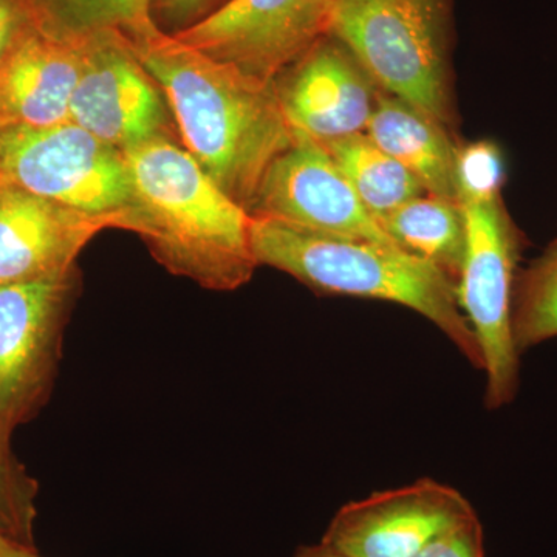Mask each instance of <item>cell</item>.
<instances>
[{
	"mask_svg": "<svg viewBox=\"0 0 557 557\" xmlns=\"http://www.w3.org/2000/svg\"><path fill=\"white\" fill-rule=\"evenodd\" d=\"M131 44L170 102L186 150L251 212L271 164L295 143L276 83L215 60L160 28Z\"/></svg>",
	"mask_w": 557,
	"mask_h": 557,
	"instance_id": "cell-1",
	"label": "cell"
},
{
	"mask_svg": "<svg viewBox=\"0 0 557 557\" xmlns=\"http://www.w3.org/2000/svg\"><path fill=\"white\" fill-rule=\"evenodd\" d=\"M123 152L137 199L134 233L157 262L214 292L248 284L259 267L251 212L170 137L150 138Z\"/></svg>",
	"mask_w": 557,
	"mask_h": 557,
	"instance_id": "cell-2",
	"label": "cell"
},
{
	"mask_svg": "<svg viewBox=\"0 0 557 557\" xmlns=\"http://www.w3.org/2000/svg\"><path fill=\"white\" fill-rule=\"evenodd\" d=\"M251 244L259 265L284 271L314 292L386 300L417 311L482 370L456 282L426 260L395 245L313 233L262 215H252Z\"/></svg>",
	"mask_w": 557,
	"mask_h": 557,
	"instance_id": "cell-3",
	"label": "cell"
},
{
	"mask_svg": "<svg viewBox=\"0 0 557 557\" xmlns=\"http://www.w3.org/2000/svg\"><path fill=\"white\" fill-rule=\"evenodd\" d=\"M327 35L381 90L457 137L453 0H327Z\"/></svg>",
	"mask_w": 557,
	"mask_h": 557,
	"instance_id": "cell-4",
	"label": "cell"
},
{
	"mask_svg": "<svg viewBox=\"0 0 557 557\" xmlns=\"http://www.w3.org/2000/svg\"><path fill=\"white\" fill-rule=\"evenodd\" d=\"M467 249L458 274V306L478 339L486 376V409L504 408L519 391L520 354L512 336V300L523 234L500 194L460 196Z\"/></svg>",
	"mask_w": 557,
	"mask_h": 557,
	"instance_id": "cell-5",
	"label": "cell"
},
{
	"mask_svg": "<svg viewBox=\"0 0 557 557\" xmlns=\"http://www.w3.org/2000/svg\"><path fill=\"white\" fill-rule=\"evenodd\" d=\"M0 183L135 231L137 199L123 150L72 121L47 127H0Z\"/></svg>",
	"mask_w": 557,
	"mask_h": 557,
	"instance_id": "cell-6",
	"label": "cell"
},
{
	"mask_svg": "<svg viewBox=\"0 0 557 557\" xmlns=\"http://www.w3.org/2000/svg\"><path fill=\"white\" fill-rule=\"evenodd\" d=\"M76 267L0 287V443L38 417L57 383Z\"/></svg>",
	"mask_w": 557,
	"mask_h": 557,
	"instance_id": "cell-7",
	"label": "cell"
},
{
	"mask_svg": "<svg viewBox=\"0 0 557 557\" xmlns=\"http://www.w3.org/2000/svg\"><path fill=\"white\" fill-rule=\"evenodd\" d=\"M327 35V0H226L175 38L265 81Z\"/></svg>",
	"mask_w": 557,
	"mask_h": 557,
	"instance_id": "cell-8",
	"label": "cell"
},
{
	"mask_svg": "<svg viewBox=\"0 0 557 557\" xmlns=\"http://www.w3.org/2000/svg\"><path fill=\"white\" fill-rule=\"evenodd\" d=\"M475 515L456 487L421 479L344 505L321 542L346 557H416Z\"/></svg>",
	"mask_w": 557,
	"mask_h": 557,
	"instance_id": "cell-9",
	"label": "cell"
},
{
	"mask_svg": "<svg viewBox=\"0 0 557 557\" xmlns=\"http://www.w3.org/2000/svg\"><path fill=\"white\" fill-rule=\"evenodd\" d=\"M157 86L126 36L89 33L70 121L121 150L168 137L163 91Z\"/></svg>",
	"mask_w": 557,
	"mask_h": 557,
	"instance_id": "cell-10",
	"label": "cell"
},
{
	"mask_svg": "<svg viewBox=\"0 0 557 557\" xmlns=\"http://www.w3.org/2000/svg\"><path fill=\"white\" fill-rule=\"evenodd\" d=\"M251 214L329 236L395 245L329 150L304 135H295L292 148L271 164Z\"/></svg>",
	"mask_w": 557,
	"mask_h": 557,
	"instance_id": "cell-11",
	"label": "cell"
},
{
	"mask_svg": "<svg viewBox=\"0 0 557 557\" xmlns=\"http://www.w3.org/2000/svg\"><path fill=\"white\" fill-rule=\"evenodd\" d=\"M289 67L274 83L293 134L319 143L364 134L383 90L343 42L322 36Z\"/></svg>",
	"mask_w": 557,
	"mask_h": 557,
	"instance_id": "cell-12",
	"label": "cell"
},
{
	"mask_svg": "<svg viewBox=\"0 0 557 557\" xmlns=\"http://www.w3.org/2000/svg\"><path fill=\"white\" fill-rule=\"evenodd\" d=\"M89 33L65 30L40 14L0 62V127L70 121Z\"/></svg>",
	"mask_w": 557,
	"mask_h": 557,
	"instance_id": "cell-13",
	"label": "cell"
},
{
	"mask_svg": "<svg viewBox=\"0 0 557 557\" xmlns=\"http://www.w3.org/2000/svg\"><path fill=\"white\" fill-rule=\"evenodd\" d=\"M123 222L0 183V287L75 269L90 240Z\"/></svg>",
	"mask_w": 557,
	"mask_h": 557,
	"instance_id": "cell-14",
	"label": "cell"
},
{
	"mask_svg": "<svg viewBox=\"0 0 557 557\" xmlns=\"http://www.w3.org/2000/svg\"><path fill=\"white\" fill-rule=\"evenodd\" d=\"M366 135L398 161L429 196L458 200V138L408 102L381 91Z\"/></svg>",
	"mask_w": 557,
	"mask_h": 557,
	"instance_id": "cell-15",
	"label": "cell"
},
{
	"mask_svg": "<svg viewBox=\"0 0 557 557\" xmlns=\"http://www.w3.org/2000/svg\"><path fill=\"white\" fill-rule=\"evenodd\" d=\"M379 225L398 248L437 267L457 284L467 249L460 201L423 194L381 219Z\"/></svg>",
	"mask_w": 557,
	"mask_h": 557,
	"instance_id": "cell-16",
	"label": "cell"
},
{
	"mask_svg": "<svg viewBox=\"0 0 557 557\" xmlns=\"http://www.w3.org/2000/svg\"><path fill=\"white\" fill-rule=\"evenodd\" d=\"M376 222L423 196L420 183L366 134L321 143Z\"/></svg>",
	"mask_w": 557,
	"mask_h": 557,
	"instance_id": "cell-17",
	"label": "cell"
},
{
	"mask_svg": "<svg viewBox=\"0 0 557 557\" xmlns=\"http://www.w3.org/2000/svg\"><path fill=\"white\" fill-rule=\"evenodd\" d=\"M512 336L520 355L557 338V239L519 271L512 300Z\"/></svg>",
	"mask_w": 557,
	"mask_h": 557,
	"instance_id": "cell-18",
	"label": "cell"
},
{
	"mask_svg": "<svg viewBox=\"0 0 557 557\" xmlns=\"http://www.w3.org/2000/svg\"><path fill=\"white\" fill-rule=\"evenodd\" d=\"M51 24L76 33L116 32L135 40L156 32L152 0H38Z\"/></svg>",
	"mask_w": 557,
	"mask_h": 557,
	"instance_id": "cell-19",
	"label": "cell"
},
{
	"mask_svg": "<svg viewBox=\"0 0 557 557\" xmlns=\"http://www.w3.org/2000/svg\"><path fill=\"white\" fill-rule=\"evenodd\" d=\"M39 483L11 446L0 443V534L36 548Z\"/></svg>",
	"mask_w": 557,
	"mask_h": 557,
	"instance_id": "cell-20",
	"label": "cell"
},
{
	"mask_svg": "<svg viewBox=\"0 0 557 557\" xmlns=\"http://www.w3.org/2000/svg\"><path fill=\"white\" fill-rule=\"evenodd\" d=\"M505 182V161L491 141L460 145L457 157L458 197L498 196Z\"/></svg>",
	"mask_w": 557,
	"mask_h": 557,
	"instance_id": "cell-21",
	"label": "cell"
},
{
	"mask_svg": "<svg viewBox=\"0 0 557 557\" xmlns=\"http://www.w3.org/2000/svg\"><path fill=\"white\" fill-rule=\"evenodd\" d=\"M416 557H485V534L479 516L450 528Z\"/></svg>",
	"mask_w": 557,
	"mask_h": 557,
	"instance_id": "cell-22",
	"label": "cell"
},
{
	"mask_svg": "<svg viewBox=\"0 0 557 557\" xmlns=\"http://www.w3.org/2000/svg\"><path fill=\"white\" fill-rule=\"evenodd\" d=\"M38 20V0H0V62Z\"/></svg>",
	"mask_w": 557,
	"mask_h": 557,
	"instance_id": "cell-23",
	"label": "cell"
},
{
	"mask_svg": "<svg viewBox=\"0 0 557 557\" xmlns=\"http://www.w3.org/2000/svg\"><path fill=\"white\" fill-rule=\"evenodd\" d=\"M212 2L214 0H156L161 13L175 21H188Z\"/></svg>",
	"mask_w": 557,
	"mask_h": 557,
	"instance_id": "cell-24",
	"label": "cell"
},
{
	"mask_svg": "<svg viewBox=\"0 0 557 557\" xmlns=\"http://www.w3.org/2000/svg\"><path fill=\"white\" fill-rule=\"evenodd\" d=\"M0 557H42L38 549L22 545L13 539L0 534Z\"/></svg>",
	"mask_w": 557,
	"mask_h": 557,
	"instance_id": "cell-25",
	"label": "cell"
},
{
	"mask_svg": "<svg viewBox=\"0 0 557 557\" xmlns=\"http://www.w3.org/2000/svg\"><path fill=\"white\" fill-rule=\"evenodd\" d=\"M293 557H346L335 549L327 547V545L319 542L317 545H302L296 549Z\"/></svg>",
	"mask_w": 557,
	"mask_h": 557,
	"instance_id": "cell-26",
	"label": "cell"
}]
</instances>
